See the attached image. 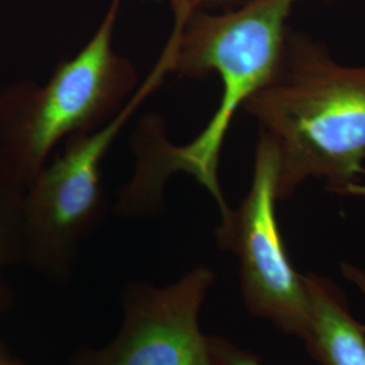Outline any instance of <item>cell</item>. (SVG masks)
Returning a JSON list of instances; mask_svg holds the SVG:
<instances>
[{
	"mask_svg": "<svg viewBox=\"0 0 365 365\" xmlns=\"http://www.w3.org/2000/svg\"><path fill=\"white\" fill-rule=\"evenodd\" d=\"M298 1L247 0L232 10L203 11L170 0L172 72L194 80L217 73L222 83L221 102L207 126L182 146L167 141L160 118H145L134 143L137 170L126 184L134 202L144 207L163 206L170 175L185 172L209 191L221 217L229 212L218 180L223 141L235 113L272 78L289 27L288 18Z\"/></svg>",
	"mask_w": 365,
	"mask_h": 365,
	"instance_id": "cell-1",
	"label": "cell"
},
{
	"mask_svg": "<svg viewBox=\"0 0 365 365\" xmlns=\"http://www.w3.org/2000/svg\"><path fill=\"white\" fill-rule=\"evenodd\" d=\"M274 145L276 196L307 179L352 195L365 175V66L337 63L322 41L288 27L271 80L242 107Z\"/></svg>",
	"mask_w": 365,
	"mask_h": 365,
	"instance_id": "cell-2",
	"label": "cell"
},
{
	"mask_svg": "<svg viewBox=\"0 0 365 365\" xmlns=\"http://www.w3.org/2000/svg\"><path fill=\"white\" fill-rule=\"evenodd\" d=\"M122 3L111 0L90 41L45 84L24 80L0 91V153L26 187L60 141L105 126L138 90L133 63L114 49Z\"/></svg>",
	"mask_w": 365,
	"mask_h": 365,
	"instance_id": "cell-3",
	"label": "cell"
},
{
	"mask_svg": "<svg viewBox=\"0 0 365 365\" xmlns=\"http://www.w3.org/2000/svg\"><path fill=\"white\" fill-rule=\"evenodd\" d=\"M175 43L170 36L155 68L115 117L98 130L66 140L26 187L24 197L25 259L52 284L72 277L81 244L105 215L103 161L128 122L172 72Z\"/></svg>",
	"mask_w": 365,
	"mask_h": 365,
	"instance_id": "cell-4",
	"label": "cell"
},
{
	"mask_svg": "<svg viewBox=\"0 0 365 365\" xmlns=\"http://www.w3.org/2000/svg\"><path fill=\"white\" fill-rule=\"evenodd\" d=\"M276 180L274 145L260 131L249 192L237 209L221 217L217 244L238 259L248 313L269 321L284 334L304 339L310 298L304 276L294 268L279 229Z\"/></svg>",
	"mask_w": 365,
	"mask_h": 365,
	"instance_id": "cell-5",
	"label": "cell"
},
{
	"mask_svg": "<svg viewBox=\"0 0 365 365\" xmlns=\"http://www.w3.org/2000/svg\"><path fill=\"white\" fill-rule=\"evenodd\" d=\"M215 279L199 265L167 286L126 283L117 336L99 348L80 346L64 365H217L199 322Z\"/></svg>",
	"mask_w": 365,
	"mask_h": 365,
	"instance_id": "cell-6",
	"label": "cell"
},
{
	"mask_svg": "<svg viewBox=\"0 0 365 365\" xmlns=\"http://www.w3.org/2000/svg\"><path fill=\"white\" fill-rule=\"evenodd\" d=\"M310 325L304 344L319 365H365L364 325L349 310L344 292L330 279L304 274Z\"/></svg>",
	"mask_w": 365,
	"mask_h": 365,
	"instance_id": "cell-7",
	"label": "cell"
},
{
	"mask_svg": "<svg viewBox=\"0 0 365 365\" xmlns=\"http://www.w3.org/2000/svg\"><path fill=\"white\" fill-rule=\"evenodd\" d=\"M26 185L0 153V313L13 303L6 272L25 259L24 197Z\"/></svg>",
	"mask_w": 365,
	"mask_h": 365,
	"instance_id": "cell-8",
	"label": "cell"
},
{
	"mask_svg": "<svg viewBox=\"0 0 365 365\" xmlns=\"http://www.w3.org/2000/svg\"><path fill=\"white\" fill-rule=\"evenodd\" d=\"M209 344L217 365H265L255 353L221 336H209Z\"/></svg>",
	"mask_w": 365,
	"mask_h": 365,
	"instance_id": "cell-9",
	"label": "cell"
},
{
	"mask_svg": "<svg viewBox=\"0 0 365 365\" xmlns=\"http://www.w3.org/2000/svg\"><path fill=\"white\" fill-rule=\"evenodd\" d=\"M190 10L226 11L242 4L247 0H180Z\"/></svg>",
	"mask_w": 365,
	"mask_h": 365,
	"instance_id": "cell-10",
	"label": "cell"
},
{
	"mask_svg": "<svg viewBox=\"0 0 365 365\" xmlns=\"http://www.w3.org/2000/svg\"><path fill=\"white\" fill-rule=\"evenodd\" d=\"M341 274H344V277L351 282L353 286L360 289L361 294L365 295V271L349 264V262H341ZM364 334H365V325H364Z\"/></svg>",
	"mask_w": 365,
	"mask_h": 365,
	"instance_id": "cell-11",
	"label": "cell"
},
{
	"mask_svg": "<svg viewBox=\"0 0 365 365\" xmlns=\"http://www.w3.org/2000/svg\"><path fill=\"white\" fill-rule=\"evenodd\" d=\"M0 365H29L16 357L1 341H0Z\"/></svg>",
	"mask_w": 365,
	"mask_h": 365,
	"instance_id": "cell-12",
	"label": "cell"
},
{
	"mask_svg": "<svg viewBox=\"0 0 365 365\" xmlns=\"http://www.w3.org/2000/svg\"><path fill=\"white\" fill-rule=\"evenodd\" d=\"M352 195L365 196V185L360 184L353 190Z\"/></svg>",
	"mask_w": 365,
	"mask_h": 365,
	"instance_id": "cell-13",
	"label": "cell"
}]
</instances>
